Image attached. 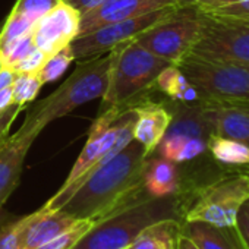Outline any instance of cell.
<instances>
[{"mask_svg": "<svg viewBox=\"0 0 249 249\" xmlns=\"http://www.w3.org/2000/svg\"><path fill=\"white\" fill-rule=\"evenodd\" d=\"M14 104V92H12V87L0 89V111L6 110L8 107H11Z\"/></svg>", "mask_w": 249, "mask_h": 249, "instance_id": "37", "label": "cell"}, {"mask_svg": "<svg viewBox=\"0 0 249 249\" xmlns=\"http://www.w3.org/2000/svg\"><path fill=\"white\" fill-rule=\"evenodd\" d=\"M25 217L0 227V249H22Z\"/></svg>", "mask_w": 249, "mask_h": 249, "instance_id": "29", "label": "cell"}, {"mask_svg": "<svg viewBox=\"0 0 249 249\" xmlns=\"http://www.w3.org/2000/svg\"><path fill=\"white\" fill-rule=\"evenodd\" d=\"M111 62L108 84L98 113L117 107L129 106L141 100L140 97L154 88L159 73L170 63L144 49L137 40L119 44L110 50Z\"/></svg>", "mask_w": 249, "mask_h": 249, "instance_id": "4", "label": "cell"}, {"mask_svg": "<svg viewBox=\"0 0 249 249\" xmlns=\"http://www.w3.org/2000/svg\"><path fill=\"white\" fill-rule=\"evenodd\" d=\"M246 199H249V176L223 178L199 192L186 214V221H202L218 227L233 226Z\"/></svg>", "mask_w": 249, "mask_h": 249, "instance_id": "9", "label": "cell"}, {"mask_svg": "<svg viewBox=\"0 0 249 249\" xmlns=\"http://www.w3.org/2000/svg\"><path fill=\"white\" fill-rule=\"evenodd\" d=\"M201 30V15L191 8H178L135 40L157 57L179 65L191 54Z\"/></svg>", "mask_w": 249, "mask_h": 249, "instance_id": "7", "label": "cell"}, {"mask_svg": "<svg viewBox=\"0 0 249 249\" xmlns=\"http://www.w3.org/2000/svg\"><path fill=\"white\" fill-rule=\"evenodd\" d=\"M163 159L173 163H183L196 159L207 150V140L188 138L179 135H164L163 141L157 147Z\"/></svg>", "mask_w": 249, "mask_h": 249, "instance_id": "22", "label": "cell"}, {"mask_svg": "<svg viewBox=\"0 0 249 249\" xmlns=\"http://www.w3.org/2000/svg\"><path fill=\"white\" fill-rule=\"evenodd\" d=\"M148 156L132 140L120 153L94 169L59 208L78 220L98 221L141 199Z\"/></svg>", "mask_w": 249, "mask_h": 249, "instance_id": "1", "label": "cell"}, {"mask_svg": "<svg viewBox=\"0 0 249 249\" xmlns=\"http://www.w3.org/2000/svg\"><path fill=\"white\" fill-rule=\"evenodd\" d=\"M81 14L62 2L46 17H43L33 30V40L47 57L60 49L71 46L79 34Z\"/></svg>", "mask_w": 249, "mask_h": 249, "instance_id": "11", "label": "cell"}, {"mask_svg": "<svg viewBox=\"0 0 249 249\" xmlns=\"http://www.w3.org/2000/svg\"><path fill=\"white\" fill-rule=\"evenodd\" d=\"M0 113H2V111H0Z\"/></svg>", "mask_w": 249, "mask_h": 249, "instance_id": "41", "label": "cell"}, {"mask_svg": "<svg viewBox=\"0 0 249 249\" xmlns=\"http://www.w3.org/2000/svg\"><path fill=\"white\" fill-rule=\"evenodd\" d=\"M175 6H178L176 0H103L100 5L81 15L78 37L113 22Z\"/></svg>", "mask_w": 249, "mask_h": 249, "instance_id": "12", "label": "cell"}, {"mask_svg": "<svg viewBox=\"0 0 249 249\" xmlns=\"http://www.w3.org/2000/svg\"><path fill=\"white\" fill-rule=\"evenodd\" d=\"M199 37L191 52L205 60L249 65V22L201 14Z\"/></svg>", "mask_w": 249, "mask_h": 249, "instance_id": "8", "label": "cell"}, {"mask_svg": "<svg viewBox=\"0 0 249 249\" xmlns=\"http://www.w3.org/2000/svg\"><path fill=\"white\" fill-rule=\"evenodd\" d=\"M92 224H94V221L81 220L78 224H75L69 230L63 231L62 234L56 236L50 242H47V243L36 248V249H72L79 242V239L89 230V227Z\"/></svg>", "mask_w": 249, "mask_h": 249, "instance_id": "28", "label": "cell"}, {"mask_svg": "<svg viewBox=\"0 0 249 249\" xmlns=\"http://www.w3.org/2000/svg\"><path fill=\"white\" fill-rule=\"evenodd\" d=\"M199 12V11H198ZM205 15H211L215 18L230 19V21H239V22H249V0L231 5H224L220 8H214L207 12H201Z\"/></svg>", "mask_w": 249, "mask_h": 249, "instance_id": "30", "label": "cell"}, {"mask_svg": "<svg viewBox=\"0 0 249 249\" xmlns=\"http://www.w3.org/2000/svg\"><path fill=\"white\" fill-rule=\"evenodd\" d=\"M135 117L134 104L117 106L98 113L89 129L88 140L66 180L44 207L59 210L94 169L108 161L126 147L134 140Z\"/></svg>", "mask_w": 249, "mask_h": 249, "instance_id": "2", "label": "cell"}, {"mask_svg": "<svg viewBox=\"0 0 249 249\" xmlns=\"http://www.w3.org/2000/svg\"><path fill=\"white\" fill-rule=\"evenodd\" d=\"M201 107L213 128V134L249 145V104L205 103Z\"/></svg>", "mask_w": 249, "mask_h": 249, "instance_id": "14", "label": "cell"}, {"mask_svg": "<svg viewBox=\"0 0 249 249\" xmlns=\"http://www.w3.org/2000/svg\"><path fill=\"white\" fill-rule=\"evenodd\" d=\"M178 249H199L186 234H180L179 242H178Z\"/></svg>", "mask_w": 249, "mask_h": 249, "instance_id": "38", "label": "cell"}, {"mask_svg": "<svg viewBox=\"0 0 249 249\" xmlns=\"http://www.w3.org/2000/svg\"><path fill=\"white\" fill-rule=\"evenodd\" d=\"M154 87L159 88L166 95H169L170 98L182 103L199 101L198 89L191 84V81L183 75V72L176 65L166 66L159 73Z\"/></svg>", "mask_w": 249, "mask_h": 249, "instance_id": "21", "label": "cell"}, {"mask_svg": "<svg viewBox=\"0 0 249 249\" xmlns=\"http://www.w3.org/2000/svg\"><path fill=\"white\" fill-rule=\"evenodd\" d=\"M63 2L69 6H72L75 11H78L81 15L91 11L97 5H100L103 0H63Z\"/></svg>", "mask_w": 249, "mask_h": 249, "instance_id": "35", "label": "cell"}, {"mask_svg": "<svg viewBox=\"0 0 249 249\" xmlns=\"http://www.w3.org/2000/svg\"><path fill=\"white\" fill-rule=\"evenodd\" d=\"M62 2L63 0H17V3L12 8V12L21 15L36 27V24L43 17H46Z\"/></svg>", "mask_w": 249, "mask_h": 249, "instance_id": "26", "label": "cell"}, {"mask_svg": "<svg viewBox=\"0 0 249 249\" xmlns=\"http://www.w3.org/2000/svg\"><path fill=\"white\" fill-rule=\"evenodd\" d=\"M110 62V52L81 62L53 94L38 100L28 108L19 131L40 135L53 120L69 114L85 103L103 97L108 84Z\"/></svg>", "mask_w": 249, "mask_h": 249, "instance_id": "3", "label": "cell"}, {"mask_svg": "<svg viewBox=\"0 0 249 249\" xmlns=\"http://www.w3.org/2000/svg\"><path fill=\"white\" fill-rule=\"evenodd\" d=\"M182 226L175 218H161L144 229L124 249H178Z\"/></svg>", "mask_w": 249, "mask_h": 249, "instance_id": "18", "label": "cell"}, {"mask_svg": "<svg viewBox=\"0 0 249 249\" xmlns=\"http://www.w3.org/2000/svg\"><path fill=\"white\" fill-rule=\"evenodd\" d=\"M43 85L44 84L38 73H17V78L12 84L14 104L25 107L37 97Z\"/></svg>", "mask_w": 249, "mask_h": 249, "instance_id": "25", "label": "cell"}, {"mask_svg": "<svg viewBox=\"0 0 249 249\" xmlns=\"http://www.w3.org/2000/svg\"><path fill=\"white\" fill-rule=\"evenodd\" d=\"M178 68L199 92V101L249 104V65L186 56Z\"/></svg>", "mask_w": 249, "mask_h": 249, "instance_id": "5", "label": "cell"}, {"mask_svg": "<svg viewBox=\"0 0 249 249\" xmlns=\"http://www.w3.org/2000/svg\"><path fill=\"white\" fill-rule=\"evenodd\" d=\"M156 199L135 201L95 221L72 249H124L150 224L166 218L157 215Z\"/></svg>", "mask_w": 249, "mask_h": 249, "instance_id": "6", "label": "cell"}, {"mask_svg": "<svg viewBox=\"0 0 249 249\" xmlns=\"http://www.w3.org/2000/svg\"><path fill=\"white\" fill-rule=\"evenodd\" d=\"M207 148L223 164H249V145L243 142L211 134L207 140Z\"/></svg>", "mask_w": 249, "mask_h": 249, "instance_id": "23", "label": "cell"}, {"mask_svg": "<svg viewBox=\"0 0 249 249\" xmlns=\"http://www.w3.org/2000/svg\"><path fill=\"white\" fill-rule=\"evenodd\" d=\"M135 123H134V140L141 144L147 156L153 154L163 141L173 114L161 104L138 100L134 104Z\"/></svg>", "mask_w": 249, "mask_h": 249, "instance_id": "15", "label": "cell"}, {"mask_svg": "<svg viewBox=\"0 0 249 249\" xmlns=\"http://www.w3.org/2000/svg\"><path fill=\"white\" fill-rule=\"evenodd\" d=\"M79 221L81 220L72 217L63 210H50L43 207L25 217L22 249H36L69 230Z\"/></svg>", "mask_w": 249, "mask_h": 249, "instance_id": "16", "label": "cell"}, {"mask_svg": "<svg viewBox=\"0 0 249 249\" xmlns=\"http://www.w3.org/2000/svg\"><path fill=\"white\" fill-rule=\"evenodd\" d=\"M34 49H36V44L33 40V33H28L11 41L3 49H0V56L3 59L5 66L14 68L18 62H21L25 56H28Z\"/></svg>", "mask_w": 249, "mask_h": 249, "instance_id": "27", "label": "cell"}, {"mask_svg": "<svg viewBox=\"0 0 249 249\" xmlns=\"http://www.w3.org/2000/svg\"><path fill=\"white\" fill-rule=\"evenodd\" d=\"M15 78H17V72L12 68L3 66L2 69H0V89L12 87Z\"/></svg>", "mask_w": 249, "mask_h": 249, "instance_id": "36", "label": "cell"}, {"mask_svg": "<svg viewBox=\"0 0 249 249\" xmlns=\"http://www.w3.org/2000/svg\"><path fill=\"white\" fill-rule=\"evenodd\" d=\"M182 233L199 249H246L234 226L218 227L202 221H186Z\"/></svg>", "mask_w": 249, "mask_h": 249, "instance_id": "17", "label": "cell"}, {"mask_svg": "<svg viewBox=\"0 0 249 249\" xmlns=\"http://www.w3.org/2000/svg\"><path fill=\"white\" fill-rule=\"evenodd\" d=\"M144 188L151 198H164L178 189V172L173 161L157 159L147 163Z\"/></svg>", "mask_w": 249, "mask_h": 249, "instance_id": "19", "label": "cell"}, {"mask_svg": "<svg viewBox=\"0 0 249 249\" xmlns=\"http://www.w3.org/2000/svg\"><path fill=\"white\" fill-rule=\"evenodd\" d=\"M176 2H178V8H191L198 0H176Z\"/></svg>", "mask_w": 249, "mask_h": 249, "instance_id": "39", "label": "cell"}, {"mask_svg": "<svg viewBox=\"0 0 249 249\" xmlns=\"http://www.w3.org/2000/svg\"><path fill=\"white\" fill-rule=\"evenodd\" d=\"M24 108H25L24 106L12 104L11 107H8L6 110L0 113V145H2L5 142V140L8 138L12 123L15 122V119Z\"/></svg>", "mask_w": 249, "mask_h": 249, "instance_id": "33", "label": "cell"}, {"mask_svg": "<svg viewBox=\"0 0 249 249\" xmlns=\"http://www.w3.org/2000/svg\"><path fill=\"white\" fill-rule=\"evenodd\" d=\"M175 9H178V6L154 11L141 17L129 18V19L119 21V22H113V24L100 27L88 33L87 36L75 38L71 43L75 60H85V59L95 57V56H101L104 53H108L119 44L135 40L144 31H147L157 22L169 17Z\"/></svg>", "mask_w": 249, "mask_h": 249, "instance_id": "10", "label": "cell"}, {"mask_svg": "<svg viewBox=\"0 0 249 249\" xmlns=\"http://www.w3.org/2000/svg\"><path fill=\"white\" fill-rule=\"evenodd\" d=\"M47 56L40 50V49H34L28 56H25L21 62H18L12 69L17 73H38V71L41 69V66L44 65Z\"/></svg>", "mask_w": 249, "mask_h": 249, "instance_id": "31", "label": "cell"}, {"mask_svg": "<svg viewBox=\"0 0 249 249\" xmlns=\"http://www.w3.org/2000/svg\"><path fill=\"white\" fill-rule=\"evenodd\" d=\"M5 66V63H3V59H2V56H0V69H2Z\"/></svg>", "mask_w": 249, "mask_h": 249, "instance_id": "40", "label": "cell"}, {"mask_svg": "<svg viewBox=\"0 0 249 249\" xmlns=\"http://www.w3.org/2000/svg\"><path fill=\"white\" fill-rule=\"evenodd\" d=\"M38 135L21 132L8 135L0 145V207L17 189L24 169L25 157Z\"/></svg>", "mask_w": 249, "mask_h": 249, "instance_id": "13", "label": "cell"}, {"mask_svg": "<svg viewBox=\"0 0 249 249\" xmlns=\"http://www.w3.org/2000/svg\"><path fill=\"white\" fill-rule=\"evenodd\" d=\"M234 229L245 245L246 249H249V199H246L242 207L237 211L236 220H234Z\"/></svg>", "mask_w": 249, "mask_h": 249, "instance_id": "32", "label": "cell"}, {"mask_svg": "<svg viewBox=\"0 0 249 249\" xmlns=\"http://www.w3.org/2000/svg\"><path fill=\"white\" fill-rule=\"evenodd\" d=\"M72 60H75V56L71 46H66L59 52L50 54L46 59L44 65L41 66V69L38 71V76L43 81V84H50L57 81L66 72Z\"/></svg>", "mask_w": 249, "mask_h": 249, "instance_id": "24", "label": "cell"}, {"mask_svg": "<svg viewBox=\"0 0 249 249\" xmlns=\"http://www.w3.org/2000/svg\"><path fill=\"white\" fill-rule=\"evenodd\" d=\"M213 128L201 104L195 107H188L179 111L178 116H173L170 126L166 132V135H179L202 140H208L207 137H210Z\"/></svg>", "mask_w": 249, "mask_h": 249, "instance_id": "20", "label": "cell"}, {"mask_svg": "<svg viewBox=\"0 0 249 249\" xmlns=\"http://www.w3.org/2000/svg\"><path fill=\"white\" fill-rule=\"evenodd\" d=\"M239 2H246V0H198L194 5V8L199 12H207L214 8H220L224 5H231V3H239Z\"/></svg>", "mask_w": 249, "mask_h": 249, "instance_id": "34", "label": "cell"}]
</instances>
